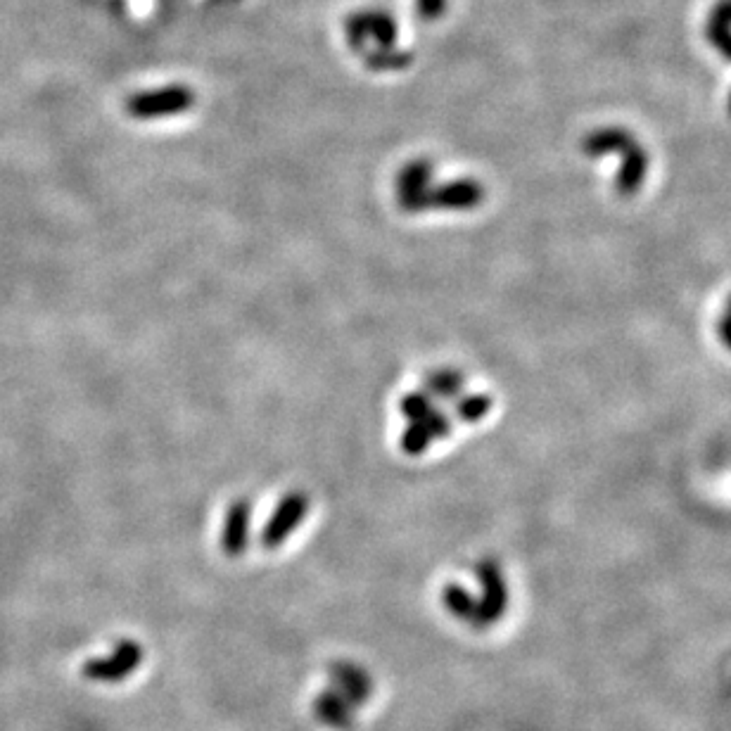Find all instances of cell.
<instances>
[{"label": "cell", "instance_id": "cell-1", "mask_svg": "<svg viewBox=\"0 0 731 731\" xmlns=\"http://www.w3.org/2000/svg\"><path fill=\"white\" fill-rule=\"evenodd\" d=\"M582 150L587 157H603L608 155V152H620L622 164L615 186H618L622 195H634L646 179L648 157L632 133L615 129V126H610V129H599L584 138Z\"/></svg>", "mask_w": 731, "mask_h": 731}, {"label": "cell", "instance_id": "cell-2", "mask_svg": "<svg viewBox=\"0 0 731 731\" xmlns=\"http://www.w3.org/2000/svg\"><path fill=\"white\" fill-rule=\"evenodd\" d=\"M195 105V93L188 86H164L155 91H143L131 95L126 100V112L133 119L150 122V119L171 117V114H183Z\"/></svg>", "mask_w": 731, "mask_h": 731}, {"label": "cell", "instance_id": "cell-3", "mask_svg": "<svg viewBox=\"0 0 731 731\" xmlns=\"http://www.w3.org/2000/svg\"><path fill=\"white\" fill-rule=\"evenodd\" d=\"M143 658H145L143 646L133 639H124L112 648V653L107 658L86 660L81 672H84V677L91 679V682H103V684L124 682L126 677L133 675V672L141 667Z\"/></svg>", "mask_w": 731, "mask_h": 731}, {"label": "cell", "instance_id": "cell-4", "mask_svg": "<svg viewBox=\"0 0 731 731\" xmlns=\"http://www.w3.org/2000/svg\"><path fill=\"white\" fill-rule=\"evenodd\" d=\"M311 501L300 489H292V492L283 494V499L278 501L273 516L266 520L262 527V535H259V544L264 549H278L285 539H288L297 527L302 525V520L307 518Z\"/></svg>", "mask_w": 731, "mask_h": 731}, {"label": "cell", "instance_id": "cell-5", "mask_svg": "<svg viewBox=\"0 0 731 731\" xmlns=\"http://www.w3.org/2000/svg\"><path fill=\"white\" fill-rule=\"evenodd\" d=\"M482 596L478 599L480 606V622L482 629H487L494 622H499L508 610V584L504 580V570L494 558H482L475 565Z\"/></svg>", "mask_w": 731, "mask_h": 731}, {"label": "cell", "instance_id": "cell-6", "mask_svg": "<svg viewBox=\"0 0 731 731\" xmlns=\"http://www.w3.org/2000/svg\"><path fill=\"white\" fill-rule=\"evenodd\" d=\"M430 181L432 164L428 160H411L399 169L394 190H397V205L404 214H423L430 209Z\"/></svg>", "mask_w": 731, "mask_h": 731}, {"label": "cell", "instance_id": "cell-7", "mask_svg": "<svg viewBox=\"0 0 731 731\" xmlns=\"http://www.w3.org/2000/svg\"><path fill=\"white\" fill-rule=\"evenodd\" d=\"M345 31L354 50H359L366 38H375L380 48H392V43L397 41V24L387 12L380 10L354 12L345 22Z\"/></svg>", "mask_w": 731, "mask_h": 731}, {"label": "cell", "instance_id": "cell-8", "mask_svg": "<svg viewBox=\"0 0 731 731\" xmlns=\"http://www.w3.org/2000/svg\"><path fill=\"white\" fill-rule=\"evenodd\" d=\"M328 675H330V689L345 698L352 708H359V705H366L371 701L373 679L361 665L349 663V660H338V663L328 667Z\"/></svg>", "mask_w": 731, "mask_h": 731}, {"label": "cell", "instance_id": "cell-9", "mask_svg": "<svg viewBox=\"0 0 731 731\" xmlns=\"http://www.w3.org/2000/svg\"><path fill=\"white\" fill-rule=\"evenodd\" d=\"M485 202V186L475 179H456L430 188V209L447 212H468Z\"/></svg>", "mask_w": 731, "mask_h": 731}, {"label": "cell", "instance_id": "cell-10", "mask_svg": "<svg viewBox=\"0 0 731 731\" xmlns=\"http://www.w3.org/2000/svg\"><path fill=\"white\" fill-rule=\"evenodd\" d=\"M250 527H252V504L245 497L235 499L226 508L224 527H221V549L226 556L238 558L247 551L250 544Z\"/></svg>", "mask_w": 731, "mask_h": 731}, {"label": "cell", "instance_id": "cell-11", "mask_svg": "<svg viewBox=\"0 0 731 731\" xmlns=\"http://www.w3.org/2000/svg\"><path fill=\"white\" fill-rule=\"evenodd\" d=\"M314 715L316 720L335 731H354L357 729V717H354V708L345 698L335 694L333 689L321 691L314 701Z\"/></svg>", "mask_w": 731, "mask_h": 731}, {"label": "cell", "instance_id": "cell-12", "mask_svg": "<svg viewBox=\"0 0 731 731\" xmlns=\"http://www.w3.org/2000/svg\"><path fill=\"white\" fill-rule=\"evenodd\" d=\"M442 603L456 620L466 622V625L480 629L482 632L478 599H475V596L470 594L466 587H461V584H454V582L447 584V587L442 589Z\"/></svg>", "mask_w": 731, "mask_h": 731}, {"label": "cell", "instance_id": "cell-13", "mask_svg": "<svg viewBox=\"0 0 731 731\" xmlns=\"http://www.w3.org/2000/svg\"><path fill=\"white\" fill-rule=\"evenodd\" d=\"M708 41L731 60V0H722L710 12L708 19Z\"/></svg>", "mask_w": 731, "mask_h": 731}, {"label": "cell", "instance_id": "cell-14", "mask_svg": "<svg viewBox=\"0 0 731 731\" xmlns=\"http://www.w3.org/2000/svg\"><path fill=\"white\" fill-rule=\"evenodd\" d=\"M425 387H428L432 397L459 399L463 397V387H466V375L456 371V368H440V371L428 373Z\"/></svg>", "mask_w": 731, "mask_h": 731}, {"label": "cell", "instance_id": "cell-15", "mask_svg": "<svg viewBox=\"0 0 731 731\" xmlns=\"http://www.w3.org/2000/svg\"><path fill=\"white\" fill-rule=\"evenodd\" d=\"M430 442H432V435H430L425 421H409L406 430L402 432V442H399V447H402L404 454L421 456L423 451H428Z\"/></svg>", "mask_w": 731, "mask_h": 731}, {"label": "cell", "instance_id": "cell-16", "mask_svg": "<svg viewBox=\"0 0 731 731\" xmlns=\"http://www.w3.org/2000/svg\"><path fill=\"white\" fill-rule=\"evenodd\" d=\"M492 409V399L487 394H466V397L456 399V416L463 423H478L487 416Z\"/></svg>", "mask_w": 731, "mask_h": 731}, {"label": "cell", "instance_id": "cell-17", "mask_svg": "<svg viewBox=\"0 0 731 731\" xmlns=\"http://www.w3.org/2000/svg\"><path fill=\"white\" fill-rule=\"evenodd\" d=\"M411 65V53H399L392 48H380L378 53L366 55V67L375 72H390V69H402Z\"/></svg>", "mask_w": 731, "mask_h": 731}, {"label": "cell", "instance_id": "cell-18", "mask_svg": "<svg viewBox=\"0 0 731 731\" xmlns=\"http://www.w3.org/2000/svg\"><path fill=\"white\" fill-rule=\"evenodd\" d=\"M399 411H402L409 421H425V418L435 411V404H432V397L428 392H411L399 402Z\"/></svg>", "mask_w": 731, "mask_h": 731}, {"label": "cell", "instance_id": "cell-19", "mask_svg": "<svg viewBox=\"0 0 731 731\" xmlns=\"http://www.w3.org/2000/svg\"><path fill=\"white\" fill-rule=\"evenodd\" d=\"M425 425H428L432 440H444V437L451 432V418L440 409H435L428 418H425Z\"/></svg>", "mask_w": 731, "mask_h": 731}, {"label": "cell", "instance_id": "cell-20", "mask_svg": "<svg viewBox=\"0 0 731 731\" xmlns=\"http://www.w3.org/2000/svg\"><path fill=\"white\" fill-rule=\"evenodd\" d=\"M447 12V0H418V15L423 19H440Z\"/></svg>", "mask_w": 731, "mask_h": 731}, {"label": "cell", "instance_id": "cell-21", "mask_svg": "<svg viewBox=\"0 0 731 731\" xmlns=\"http://www.w3.org/2000/svg\"><path fill=\"white\" fill-rule=\"evenodd\" d=\"M720 340L727 345V349H731V302L727 304V309H724L722 319H720Z\"/></svg>", "mask_w": 731, "mask_h": 731}, {"label": "cell", "instance_id": "cell-22", "mask_svg": "<svg viewBox=\"0 0 731 731\" xmlns=\"http://www.w3.org/2000/svg\"><path fill=\"white\" fill-rule=\"evenodd\" d=\"M729 112H731V100H729Z\"/></svg>", "mask_w": 731, "mask_h": 731}]
</instances>
